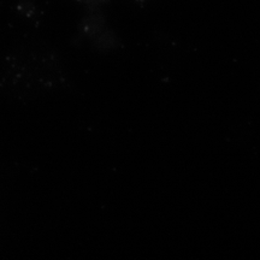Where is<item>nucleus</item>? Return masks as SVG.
<instances>
[{
  "label": "nucleus",
  "mask_w": 260,
  "mask_h": 260,
  "mask_svg": "<svg viewBox=\"0 0 260 260\" xmlns=\"http://www.w3.org/2000/svg\"><path fill=\"white\" fill-rule=\"evenodd\" d=\"M81 3H83V4H88V5H96V4H100V3L105 2V0H80Z\"/></svg>",
  "instance_id": "nucleus-1"
}]
</instances>
